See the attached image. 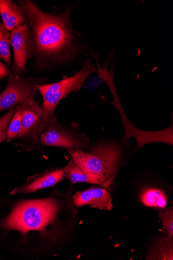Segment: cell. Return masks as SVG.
<instances>
[{
    "instance_id": "cell-20",
    "label": "cell",
    "mask_w": 173,
    "mask_h": 260,
    "mask_svg": "<svg viewBox=\"0 0 173 260\" xmlns=\"http://www.w3.org/2000/svg\"><path fill=\"white\" fill-rule=\"evenodd\" d=\"M2 88V87H0V88Z\"/></svg>"
},
{
    "instance_id": "cell-10",
    "label": "cell",
    "mask_w": 173,
    "mask_h": 260,
    "mask_svg": "<svg viewBox=\"0 0 173 260\" xmlns=\"http://www.w3.org/2000/svg\"><path fill=\"white\" fill-rule=\"evenodd\" d=\"M74 205L81 207L90 205L91 208L104 210H112L113 199L106 188L91 187L87 190L77 192L72 196Z\"/></svg>"
},
{
    "instance_id": "cell-9",
    "label": "cell",
    "mask_w": 173,
    "mask_h": 260,
    "mask_svg": "<svg viewBox=\"0 0 173 260\" xmlns=\"http://www.w3.org/2000/svg\"><path fill=\"white\" fill-rule=\"evenodd\" d=\"M65 179L63 168L47 170L28 177L25 183L15 188L10 194L34 193L41 189L54 186Z\"/></svg>"
},
{
    "instance_id": "cell-6",
    "label": "cell",
    "mask_w": 173,
    "mask_h": 260,
    "mask_svg": "<svg viewBox=\"0 0 173 260\" xmlns=\"http://www.w3.org/2000/svg\"><path fill=\"white\" fill-rule=\"evenodd\" d=\"M47 77H24L11 72L5 89L0 93V112L18 107L37 95L40 85L48 84Z\"/></svg>"
},
{
    "instance_id": "cell-8",
    "label": "cell",
    "mask_w": 173,
    "mask_h": 260,
    "mask_svg": "<svg viewBox=\"0 0 173 260\" xmlns=\"http://www.w3.org/2000/svg\"><path fill=\"white\" fill-rule=\"evenodd\" d=\"M48 116L34 100L23 114L17 145L28 151L36 149L39 135Z\"/></svg>"
},
{
    "instance_id": "cell-11",
    "label": "cell",
    "mask_w": 173,
    "mask_h": 260,
    "mask_svg": "<svg viewBox=\"0 0 173 260\" xmlns=\"http://www.w3.org/2000/svg\"><path fill=\"white\" fill-rule=\"evenodd\" d=\"M164 184L160 181H146L140 187V200L145 206L164 210L168 203Z\"/></svg>"
},
{
    "instance_id": "cell-16",
    "label": "cell",
    "mask_w": 173,
    "mask_h": 260,
    "mask_svg": "<svg viewBox=\"0 0 173 260\" xmlns=\"http://www.w3.org/2000/svg\"><path fill=\"white\" fill-rule=\"evenodd\" d=\"M10 36L11 32L7 30L3 22H0V59L11 68L13 61L10 51Z\"/></svg>"
},
{
    "instance_id": "cell-14",
    "label": "cell",
    "mask_w": 173,
    "mask_h": 260,
    "mask_svg": "<svg viewBox=\"0 0 173 260\" xmlns=\"http://www.w3.org/2000/svg\"><path fill=\"white\" fill-rule=\"evenodd\" d=\"M63 169L66 179L70 180L71 184L85 182L93 184L92 180L73 158L71 157L70 161Z\"/></svg>"
},
{
    "instance_id": "cell-2",
    "label": "cell",
    "mask_w": 173,
    "mask_h": 260,
    "mask_svg": "<svg viewBox=\"0 0 173 260\" xmlns=\"http://www.w3.org/2000/svg\"><path fill=\"white\" fill-rule=\"evenodd\" d=\"M25 14L34 44L33 67L42 72L67 63L79 54L81 47L71 22V6L60 14L46 13L31 0H17Z\"/></svg>"
},
{
    "instance_id": "cell-1",
    "label": "cell",
    "mask_w": 173,
    "mask_h": 260,
    "mask_svg": "<svg viewBox=\"0 0 173 260\" xmlns=\"http://www.w3.org/2000/svg\"><path fill=\"white\" fill-rule=\"evenodd\" d=\"M71 184L66 193L57 190L49 197L22 201L2 222L3 228L29 235V244L55 249L67 243L75 229L78 211L74 206Z\"/></svg>"
},
{
    "instance_id": "cell-12",
    "label": "cell",
    "mask_w": 173,
    "mask_h": 260,
    "mask_svg": "<svg viewBox=\"0 0 173 260\" xmlns=\"http://www.w3.org/2000/svg\"><path fill=\"white\" fill-rule=\"evenodd\" d=\"M0 15L4 25L9 32L27 22L25 14L12 0H0Z\"/></svg>"
},
{
    "instance_id": "cell-17",
    "label": "cell",
    "mask_w": 173,
    "mask_h": 260,
    "mask_svg": "<svg viewBox=\"0 0 173 260\" xmlns=\"http://www.w3.org/2000/svg\"><path fill=\"white\" fill-rule=\"evenodd\" d=\"M159 218L163 226L162 233L170 238H173V207L172 206L160 210Z\"/></svg>"
},
{
    "instance_id": "cell-18",
    "label": "cell",
    "mask_w": 173,
    "mask_h": 260,
    "mask_svg": "<svg viewBox=\"0 0 173 260\" xmlns=\"http://www.w3.org/2000/svg\"><path fill=\"white\" fill-rule=\"evenodd\" d=\"M19 107L9 111L0 117V144L8 140V129L10 123Z\"/></svg>"
},
{
    "instance_id": "cell-7",
    "label": "cell",
    "mask_w": 173,
    "mask_h": 260,
    "mask_svg": "<svg viewBox=\"0 0 173 260\" xmlns=\"http://www.w3.org/2000/svg\"><path fill=\"white\" fill-rule=\"evenodd\" d=\"M10 43L14 51L13 72L23 75L27 73V62L34 56L33 36L28 22L11 32Z\"/></svg>"
},
{
    "instance_id": "cell-3",
    "label": "cell",
    "mask_w": 173,
    "mask_h": 260,
    "mask_svg": "<svg viewBox=\"0 0 173 260\" xmlns=\"http://www.w3.org/2000/svg\"><path fill=\"white\" fill-rule=\"evenodd\" d=\"M129 142L121 139H100L90 151H67L83 169L93 184L105 188L112 184L117 173L124 165Z\"/></svg>"
},
{
    "instance_id": "cell-19",
    "label": "cell",
    "mask_w": 173,
    "mask_h": 260,
    "mask_svg": "<svg viewBox=\"0 0 173 260\" xmlns=\"http://www.w3.org/2000/svg\"><path fill=\"white\" fill-rule=\"evenodd\" d=\"M11 71L7 65L0 61V83L6 78L9 77Z\"/></svg>"
},
{
    "instance_id": "cell-15",
    "label": "cell",
    "mask_w": 173,
    "mask_h": 260,
    "mask_svg": "<svg viewBox=\"0 0 173 260\" xmlns=\"http://www.w3.org/2000/svg\"><path fill=\"white\" fill-rule=\"evenodd\" d=\"M36 98H31L27 102L19 107L18 109L13 116L8 129V142L17 139L20 134L22 120L24 112L28 107L34 101Z\"/></svg>"
},
{
    "instance_id": "cell-5",
    "label": "cell",
    "mask_w": 173,
    "mask_h": 260,
    "mask_svg": "<svg viewBox=\"0 0 173 260\" xmlns=\"http://www.w3.org/2000/svg\"><path fill=\"white\" fill-rule=\"evenodd\" d=\"M95 70L94 64L88 59L75 75L65 77L58 82L39 85L38 90L43 97L42 108L44 111L48 115L55 114L60 102L73 91L79 92L86 80Z\"/></svg>"
},
{
    "instance_id": "cell-4",
    "label": "cell",
    "mask_w": 173,
    "mask_h": 260,
    "mask_svg": "<svg viewBox=\"0 0 173 260\" xmlns=\"http://www.w3.org/2000/svg\"><path fill=\"white\" fill-rule=\"evenodd\" d=\"M76 123L60 122L55 114L49 115L39 135L36 149L43 151L45 147L90 151L93 147L86 135L79 131Z\"/></svg>"
},
{
    "instance_id": "cell-13",
    "label": "cell",
    "mask_w": 173,
    "mask_h": 260,
    "mask_svg": "<svg viewBox=\"0 0 173 260\" xmlns=\"http://www.w3.org/2000/svg\"><path fill=\"white\" fill-rule=\"evenodd\" d=\"M145 259L172 260L173 238L162 233L149 247Z\"/></svg>"
}]
</instances>
